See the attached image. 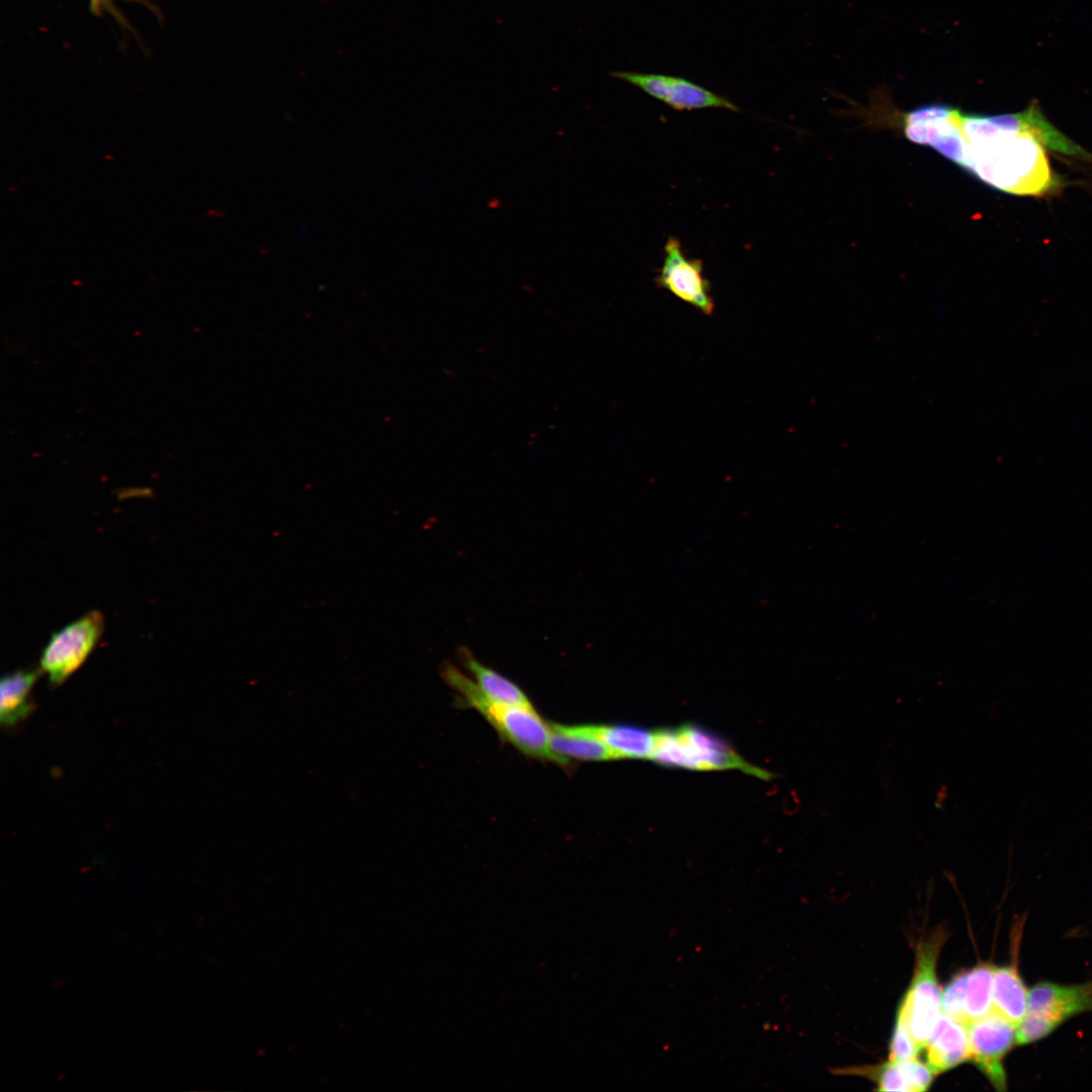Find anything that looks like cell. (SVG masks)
Here are the masks:
<instances>
[{
	"instance_id": "6da1fadb",
	"label": "cell",
	"mask_w": 1092,
	"mask_h": 1092,
	"mask_svg": "<svg viewBox=\"0 0 1092 1092\" xmlns=\"http://www.w3.org/2000/svg\"><path fill=\"white\" fill-rule=\"evenodd\" d=\"M873 120L900 129L911 142L929 146L986 185L1018 196L1060 190L1046 149L1092 160V155L1056 128L1038 105L999 115L967 113L946 104L900 111L875 98Z\"/></svg>"
},
{
	"instance_id": "7a4b0ae2",
	"label": "cell",
	"mask_w": 1092,
	"mask_h": 1092,
	"mask_svg": "<svg viewBox=\"0 0 1092 1092\" xmlns=\"http://www.w3.org/2000/svg\"><path fill=\"white\" fill-rule=\"evenodd\" d=\"M442 676L466 704L477 710L504 739L521 752L563 764L550 748V725L544 722L534 707L504 705L490 701L473 678L450 662L443 664Z\"/></svg>"
},
{
	"instance_id": "3957f363",
	"label": "cell",
	"mask_w": 1092,
	"mask_h": 1092,
	"mask_svg": "<svg viewBox=\"0 0 1092 1092\" xmlns=\"http://www.w3.org/2000/svg\"><path fill=\"white\" fill-rule=\"evenodd\" d=\"M652 759L664 765L696 770L740 769L760 779L769 774L740 757L728 744L702 728L687 725L659 730Z\"/></svg>"
},
{
	"instance_id": "277c9868",
	"label": "cell",
	"mask_w": 1092,
	"mask_h": 1092,
	"mask_svg": "<svg viewBox=\"0 0 1092 1092\" xmlns=\"http://www.w3.org/2000/svg\"><path fill=\"white\" fill-rule=\"evenodd\" d=\"M944 940V931L938 930L918 944L914 977L897 1012L921 1049L925 1046L938 1017L940 993L936 965Z\"/></svg>"
},
{
	"instance_id": "5b68a950",
	"label": "cell",
	"mask_w": 1092,
	"mask_h": 1092,
	"mask_svg": "<svg viewBox=\"0 0 1092 1092\" xmlns=\"http://www.w3.org/2000/svg\"><path fill=\"white\" fill-rule=\"evenodd\" d=\"M104 630L103 615L93 610L55 632L42 649L40 670L53 686L77 671L96 647Z\"/></svg>"
},
{
	"instance_id": "8992f818",
	"label": "cell",
	"mask_w": 1092,
	"mask_h": 1092,
	"mask_svg": "<svg viewBox=\"0 0 1092 1092\" xmlns=\"http://www.w3.org/2000/svg\"><path fill=\"white\" fill-rule=\"evenodd\" d=\"M970 1061L998 1091L1007 1090L1004 1059L1017 1045L1016 1024L992 1010L967 1025Z\"/></svg>"
},
{
	"instance_id": "52a82bcc",
	"label": "cell",
	"mask_w": 1092,
	"mask_h": 1092,
	"mask_svg": "<svg viewBox=\"0 0 1092 1092\" xmlns=\"http://www.w3.org/2000/svg\"><path fill=\"white\" fill-rule=\"evenodd\" d=\"M655 283L702 313L709 316L714 313L716 304L710 282L703 274L702 261L689 259L674 237H669L665 243L664 260Z\"/></svg>"
},
{
	"instance_id": "ba28073f",
	"label": "cell",
	"mask_w": 1092,
	"mask_h": 1092,
	"mask_svg": "<svg viewBox=\"0 0 1092 1092\" xmlns=\"http://www.w3.org/2000/svg\"><path fill=\"white\" fill-rule=\"evenodd\" d=\"M611 75L676 110L722 108L739 111L726 97L681 77L629 71H615Z\"/></svg>"
},
{
	"instance_id": "9c48e42d",
	"label": "cell",
	"mask_w": 1092,
	"mask_h": 1092,
	"mask_svg": "<svg viewBox=\"0 0 1092 1092\" xmlns=\"http://www.w3.org/2000/svg\"><path fill=\"white\" fill-rule=\"evenodd\" d=\"M1026 1012L1045 1018L1056 1028L1076 1015L1092 1012V980L1077 985L1039 982L1028 990Z\"/></svg>"
},
{
	"instance_id": "30bf717a",
	"label": "cell",
	"mask_w": 1092,
	"mask_h": 1092,
	"mask_svg": "<svg viewBox=\"0 0 1092 1092\" xmlns=\"http://www.w3.org/2000/svg\"><path fill=\"white\" fill-rule=\"evenodd\" d=\"M925 1046L927 1064L934 1075L970 1060L967 1026L943 1013L938 1015Z\"/></svg>"
},
{
	"instance_id": "8fae6325",
	"label": "cell",
	"mask_w": 1092,
	"mask_h": 1092,
	"mask_svg": "<svg viewBox=\"0 0 1092 1092\" xmlns=\"http://www.w3.org/2000/svg\"><path fill=\"white\" fill-rule=\"evenodd\" d=\"M550 725V748L563 762L570 758L588 761L616 759L612 750L597 735L595 725Z\"/></svg>"
},
{
	"instance_id": "7c38bea8",
	"label": "cell",
	"mask_w": 1092,
	"mask_h": 1092,
	"mask_svg": "<svg viewBox=\"0 0 1092 1092\" xmlns=\"http://www.w3.org/2000/svg\"><path fill=\"white\" fill-rule=\"evenodd\" d=\"M1022 927H1019L1013 953L1007 965L995 967L993 1010L1017 1024L1027 1011L1028 989L1019 972L1018 949Z\"/></svg>"
},
{
	"instance_id": "4fadbf2b",
	"label": "cell",
	"mask_w": 1092,
	"mask_h": 1092,
	"mask_svg": "<svg viewBox=\"0 0 1092 1092\" xmlns=\"http://www.w3.org/2000/svg\"><path fill=\"white\" fill-rule=\"evenodd\" d=\"M39 671L40 668L16 670L1 678L0 721L4 727H14L32 712L31 691Z\"/></svg>"
},
{
	"instance_id": "5bb4252c",
	"label": "cell",
	"mask_w": 1092,
	"mask_h": 1092,
	"mask_svg": "<svg viewBox=\"0 0 1092 1092\" xmlns=\"http://www.w3.org/2000/svg\"><path fill=\"white\" fill-rule=\"evenodd\" d=\"M459 659L480 691L490 701L512 706L533 707L526 694L515 682L482 664L467 647L459 648Z\"/></svg>"
},
{
	"instance_id": "9a60e30c",
	"label": "cell",
	"mask_w": 1092,
	"mask_h": 1092,
	"mask_svg": "<svg viewBox=\"0 0 1092 1092\" xmlns=\"http://www.w3.org/2000/svg\"><path fill=\"white\" fill-rule=\"evenodd\" d=\"M880 1091L918 1092L928 1090L935 1076L928 1064L916 1058L904 1061H890L868 1069Z\"/></svg>"
},
{
	"instance_id": "2e32d148",
	"label": "cell",
	"mask_w": 1092,
	"mask_h": 1092,
	"mask_svg": "<svg viewBox=\"0 0 1092 1092\" xmlns=\"http://www.w3.org/2000/svg\"><path fill=\"white\" fill-rule=\"evenodd\" d=\"M597 735L612 750L616 759H651L657 731L631 725H595Z\"/></svg>"
},
{
	"instance_id": "e0dca14e",
	"label": "cell",
	"mask_w": 1092,
	"mask_h": 1092,
	"mask_svg": "<svg viewBox=\"0 0 1092 1092\" xmlns=\"http://www.w3.org/2000/svg\"><path fill=\"white\" fill-rule=\"evenodd\" d=\"M994 970L993 964L980 963L968 971L965 997L966 1026L993 1010Z\"/></svg>"
},
{
	"instance_id": "ac0fdd59",
	"label": "cell",
	"mask_w": 1092,
	"mask_h": 1092,
	"mask_svg": "<svg viewBox=\"0 0 1092 1092\" xmlns=\"http://www.w3.org/2000/svg\"><path fill=\"white\" fill-rule=\"evenodd\" d=\"M967 971H960L944 986L940 998L943 1014L965 1024V997L967 989ZM966 1025V1024H965Z\"/></svg>"
},
{
	"instance_id": "d6986e66",
	"label": "cell",
	"mask_w": 1092,
	"mask_h": 1092,
	"mask_svg": "<svg viewBox=\"0 0 1092 1092\" xmlns=\"http://www.w3.org/2000/svg\"><path fill=\"white\" fill-rule=\"evenodd\" d=\"M921 1048L912 1036L905 1020L897 1014L895 1027L890 1041V1061H904L916 1058Z\"/></svg>"
},
{
	"instance_id": "ffe728a7",
	"label": "cell",
	"mask_w": 1092,
	"mask_h": 1092,
	"mask_svg": "<svg viewBox=\"0 0 1092 1092\" xmlns=\"http://www.w3.org/2000/svg\"><path fill=\"white\" fill-rule=\"evenodd\" d=\"M113 0H90L91 10L95 13H100L102 9H109L112 11Z\"/></svg>"
}]
</instances>
